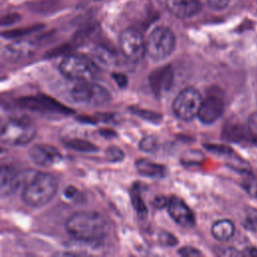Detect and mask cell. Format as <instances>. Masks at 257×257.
Returning <instances> with one entry per match:
<instances>
[{
  "mask_svg": "<svg viewBox=\"0 0 257 257\" xmlns=\"http://www.w3.org/2000/svg\"><path fill=\"white\" fill-rule=\"evenodd\" d=\"M65 230L74 239L81 242H96L110 232V224L95 212H77L65 222Z\"/></svg>",
  "mask_w": 257,
  "mask_h": 257,
  "instance_id": "obj_1",
  "label": "cell"
},
{
  "mask_svg": "<svg viewBox=\"0 0 257 257\" xmlns=\"http://www.w3.org/2000/svg\"><path fill=\"white\" fill-rule=\"evenodd\" d=\"M57 191L56 179L48 173L33 172L22 188L23 202L33 208H38L49 203Z\"/></svg>",
  "mask_w": 257,
  "mask_h": 257,
  "instance_id": "obj_2",
  "label": "cell"
},
{
  "mask_svg": "<svg viewBox=\"0 0 257 257\" xmlns=\"http://www.w3.org/2000/svg\"><path fill=\"white\" fill-rule=\"evenodd\" d=\"M176 46V37L173 31L165 26H158L150 33L146 40V50L148 56L160 61L169 57Z\"/></svg>",
  "mask_w": 257,
  "mask_h": 257,
  "instance_id": "obj_3",
  "label": "cell"
},
{
  "mask_svg": "<svg viewBox=\"0 0 257 257\" xmlns=\"http://www.w3.org/2000/svg\"><path fill=\"white\" fill-rule=\"evenodd\" d=\"M60 73L67 79L75 82L89 81L95 73V64L87 57L67 55L59 63Z\"/></svg>",
  "mask_w": 257,
  "mask_h": 257,
  "instance_id": "obj_4",
  "label": "cell"
},
{
  "mask_svg": "<svg viewBox=\"0 0 257 257\" xmlns=\"http://www.w3.org/2000/svg\"><path fill=\"white\" fill-rule=\"evenodd\" d=\"M36 130L25 118L9 119L1 130V142L8 146H24L29 144L35 137Z\"/></svg>",
  "mask_w": 257,
  "mask_h": 257,
  "instance_id": "obj_5",
  "label": "cell"
},
{
  "mask_svg": "<svg viewBox=\"0 0 257 257\" xmlns=\"http://www.w3.org/2000/svg\"><path fill=\"white\" fill-rule=\"evenodd\" d=\"M202 100L203 97L196 88L187 87L175 97L172 104L173 112L179 119L190 121L198 115Z\"/></svg>",
  "mask_w": 257,
  "mask_h": 257,
  "instance_id": "obj_6",
  "label": "cell"
},
{
  "mask_svg": "<svg viewBox=\"0 0 257 257\" xmlns=\"http://www.w3.org/2000/svg\"><path fill=\"white\" fill-rule=\"evenodd\" d=\"M71 98L79 103L100 105L110 100L109 91L98 83L89 81L76 82L70 90Z\"/></svg>",
  "mask_w": 257,
  "mask_h": 257,
  "instance_id": "obj_7",
  "label": "cell"
},
{
  "mask_svg": "<svg viewBox=\"0 0 257 257\" xmlns=\"http://www.w3.org/2000/svg\"><path fill=\"white\" fill-rule=\"evenodd\" d=\"M119 47L123 56L131 61H140L147 54L144 36L135 28H126L120 33Z\"/></svg>",
  "mask_w": 257,
  "mask_h": 257,
  "instance_id": "obj_8",
  "label": "cell"
},
{
  "mask_svg": "<svg viewBox=\"0 0 257 257\" xmlns=\"http://www.w3.org/2000/svg\"><path fill=\"white\" fill-rule=\"evenodd\" d=\"M33 171H25L17 173L9 166H2L0 174V193L2 197L8 196L16 191L19 187H24Z\"/></svg>",
  "mask_w": 257,
  "mask_h": 257,
  "instance_id": "obj_9",
  "label": "cell"
},
{
  "mask_svg": "<svg viewBox=\"0 0 257 257\" xmlns=\"http://www.w3.org/2000/svg\"><path fill=\"white\" fill-rule=\"evenodd\" d=\"M20 104L28 109L39 111L42 113H62L69 114L71 109L61 105V103L47 96L25 97L19 100Z\"/></svg>",
  "mask_w": 257,
  "mask_h": 257,
  "instance_id": "obj_10",
  "label": "cell"
},
{
  "mask_svg": "<svg viewBox=\"0 0 257 257\" xmlns=\"http://www.w3.org/2000/svg\"><path fill=\"white\" fill-rule=\"evenodd\" d=\"M31 161L39 167H51L59 163L62 159L60 152L51 145L36 144L28 151Z\"/></svg>",
  "mask_w": 257,
  "mask_h": 257,
  "instance_id": "obj_11",
  "label": "cell"
},
{
  "mask_svg": "<svg viewBox=\"0 0 257 257\" xmlns=\"http://www.w3.org/2000/svg\"><path fill=\"white\" fill-rule=\"evenodd\" d=\"M167 208L171 218L181 227L190 228L195 225V215L193 211L179 197H170Z\"/></svg>",
  "mask_w": 257,
  "mask_h": 257,
  "instance_id": "obj_12",
  "label": "cell"
},
{
  "mask_svg": "<svg viewBox=\"0 0 257 257\" xmlns=\"http://www.w3.org/2000/svg\"><path fill=\"white\" fill-rule=\"evenodd\" d=\"M224 106L225 104L221 96L217 94H210L203 98L197 116L201 122L211 124L222 115Z\"/></svg>",
  "mask_w": 257,
  "mask_h": 257,
  "instance_id": "obj_13",
  "label": "cell"
},
{
  "mask_svg": "<svg viewBox=\"0 0 257 257\" xmlns=\"http://www.w3.org/2000/svg\"><path fill=\"white\" fill-rule=\"evenodd\" d=\"M149 82L153 92L157 96H162L170 91L174 82V70L171 65L159 67L152 71Z\"/></svg>",
  "mask_w": 257,
  "mask_h": 257,
  "instance_id": "obj_14",
  "label": "cell"
},
{
  "mask_svg": "<svg viewBox=\"0 0 257 257\" xmlns=\"http://www.w3.org/2000/svg\"><path fill=\"white\" fill-rule=\"evenodd\" d=\"M34 50L35 44L32 41L17 40L6 45L2 55L7 62H16L32 55Z\"/></svg>",
  "mask_w": 257,
  "mask_h": 257,
  "instance_id": "obj_15",
  "label": "cell"
},
{
  "mask_svg": "<svg viewBox=\"0 0 257 257\" xmlns=\"http://www.w3.org/2000/svg\"><path fill=\"white\" fill-rule=\"evenodd\" d=\"M168 10L179 18H189L201 9L200 0H165Z\"/></svg>",
  "mask_w": 257,
  "mask_h": 257,
  "instance_id": "obj_16",
  "label": "cell"
},
{
  "mask_svg": "<svg viewBox=\"0 0 257 257\" xmlns=\"http://www.w3.org/2000/svg\"><path fill=\"white\" fill-rule=\"evenodd\" d=\"M138 172L147 178H164L167 175V168L161 164L154 163L148 159H141L136 162Z\"/></svg>",
  "mask_w": 257,
  "mask_h": 257,
  "instance_id": "obj_17",
  "label": "cell"
},
{
  "mask_svg": "<svg viewBox=\"0 0 257 257\" xmlns=\"http://www.w3.org/2000/svg\"><path fill=\"white\" fill-rule=\"evenodd\" d=\"M211 233L216 240L228 241L235 233V225L231 220L220 219L213 223Z\"/></svg>",
  "mask_w": 257,
  "mask_h": 257,
  "instance_id": "obj_18",
  "label": "cell"
},
{
  "mask_svg": "<svg viewBox=\"0 0 257 257\" xmlns=\"http://www.w3.org/2000/svg\"><path fill=\"white\" fill-rule=\"evenodd\" d=\"M62 5L61 0H37L29 2L27 7L37 13H50L59 9Z\"/></svg>",
  "mask_w": 257,
  "mask_h": 257,
  "instance_id": "obj_19",
  "label": "cell"
},
{
  "mask_svg": "<svg viewBox=\"0 0 257 257\" xmlns=\"http://www.w3.org/2000/svg\"><path fill=\"white\" fill-rule=\"evenodd\" d=\"M223 138L231 142H240L246 138L249 139L247 128L239 123H230L224 126Z\"/></svg>",
  "mask_w": 257,
  "mask_h": 257,
  "instance_id": "obj_20",
  "label": "cell"
},
{
  "mask_svg": "<svg viewBox=\"0 0 257 257\" xmlns=\"http://www.w3.org/2000/svg\"><path fill=\"white\" fill-rule=\"evenodd\" d=\"M64 144L69 149H72L77 152H82V153H91V152H96L98 150V148L94 144L90 143L89 141L78 139V138L65 140Z\"/></svg>",
  "mask_w": 257,
  "mask_h": 257,
  "instance_id": "obj_21",
  "label": "cell"
},
{
  "mask_svg": "<svg viewBox=\"0 0 257 257\" xmlns=\"http://www.w3.org/2000/svg\"><path fill=\"white\" fill-rule=\"evenodd\" d=\"M131 198H132V203L133 206L136 210V212L138 213L139 216L141 217H146L147 213H148V209L142 199L141 196V191L139 189V186H135L134 189L131 192Z\"/></svg>",
  "mask_w": 257,
  "mask_h": 257,
  "instance_id": "obj_22",
  "label": "cell"
},
{
  "mask_svg": "<svg viewBox=\"0 0 257 257\" xmlns=\"http://www.w3.org/2000/svg\"><path fill=\"white\" fill-rule=\"evenodd\" d=\"M139 147H140L141 151H143L145 153L152 154V153H155L158 150L159 141L154 136H147V137H144L141 140V142L139 144Z\"/></svg>",
  "mask_w": 257,
  "mask_h": 257,
  "instance_id": "obj_23",
  "label": "cell"
},
{
  "mask_svg": "<svg viewBox=\"0 0 257 257\" xmlns=\"http://www.w3.org/2000/svg\"><path fill=\"white\" fill-rule=\"evenodd\" d=\"M41 28V25H33V26H28L24 28H18V29H13V30H8L2 33L3 37L6 38H16V37H22L24 35L30 34L36 30Z\"/></svg>",
  "mask_w": 257,
  "mask_h": 257,
  "instance_id": "obj_24",
  "label": "cell"
},
{
  "mask_svg": "<svg viewBox=\"0 0 257 257\" xmlns=\"http://www.w3.org/2000/svg\"><path fill=\"white\" fill-rule=\"evenodd\" d=\"M104 157L105 160L107 162H111V163H117V162H121L124 158V153L115 146H110L108 147L105 152H104Z\"/></svg>",
  "mask_w": 257,
  "mask_h": 257,
  "instance_id": "obj_25",
  "label": "cell"
},
{
  "mask_svg": "<svg viewBox=\"0 0 257 257\" xmlns=\"http://www.w3.org/2000/svg\"><path fill=\"white\" fill-rule=\"evenodd\" d=\"M247 134L249 140L257 143V111L251 113L247 120Z\"/></svg>",
  "mask_w": 257,
  "mask_h": 257,
  "instance_id": "obj_26",
  "label": "cell"
},
{
  "mask_svg": "<svg viewBox=\"0 0 257 257\" xmlns=\"http://www.w3.org/2000/svg\"><path fill=\"white\" fill-rule=\"evenodd\" d=\"M131 110L133 111V113L139 115L142 118H145L147 120L153 121V122H159L162 118V115L158 112L155 111H151V110H147V109H141V108H137V107H132Z\"/></svg>",
  "mask_w": 257,
  "mask_h": 257,
  "instance_id": "obj_27",
  "label": "cell"
},
{
  "mask_svg": "<svg viewBox=\"0 0 257 257\" xmlns=\"http://www.w3.org/2000/svg\"><path fill=\"white\" fill-rule=\"evenodd\" d=\"M93 55H94V58L97 59V61H99L103 65H109L110 63H112V55L103 48L95 49L93 52Z\"/></svg>",
  "mask_w": 257,
  "mask_h": 257,
  "instance_id": "obj_28",
  "label": "cell"
},
{
  "mask_svg": "<svg viewBox=\"0 0 257 257\" xmlns=\"http://www.w3.org/2000/svg\"><path fill=\"white\" fill-rule=\"evenodd\" d=\"M230 1L231 0H200L201 3L214 10H222L226 8L229 5Z\"/></svg>",
  "mask_w": 257,
  "mask_h": 257,
  "instance_id": "obj_29",
  "label": "cell"
},
{
  "mask_svg": "<svg viewBox=\"0 0 257 257\" xmlns=\"http://www.w3.org/2000/svg\"><path fill=\"white\" fill-rule=\"evenodd\" d=\"M19 20H20V15L18 13H8L1 17V25L2 26L12 25L13 23H16Z\"/></svg>",
  "mask_w": 257,
  "mask_h": 257,
  "instance_id": "obj_30",
  "label": "cell"
},
{
  "mask_svg": "<svg viewBox=\"0 0 257 257\" xmlns=\"http://www.w3.org/2000/svg\"><path fill=\"white\" fill-rule=\"evenodd\" d=\"M178 254L181 255V256H200L202 255V253L194 248V247H191V246H185V247H182L179 249L178 251Z\"/></svg>",
  "mask_w": 257,
  "mask_h": 257,
  "instance_id": "obj_31",
  "label": "cell"
},
{
  "mask_svg": "<svg viewBox=\"0 0 257 257\" xmlns=\"http://www.w3.org/2000/svg\"><path fill=\"white\" fill-rule=\"evenodd\" d=\"M160 242L166 246H174L175 244H177L178 240L171 233L165 232L160 236Z\"/></svg>",
  "mask_w": 257,
  "mask_h": 257,
  "instance_id": "obj_32",
  "label": "cell"
},
{
  "mask_svg": "<svg viewBox=\"0 0 257 257\" xmlns=\"http://www.w3.org/2000/svg\"><path fill=\"white\" fill-rule=\"evenodd\" d=\"M111 77L114 79V81L118 87L124 88L127 85V77L125 74L119 73V72L118 73L113 72V73H111Z\"/></svg>",
  "mask_w": 257,
  "mask_h": 257,
  "instance_id": "obj_33",
  "label": "cell"
},
{
  "mask_svg": "<svg viewBox=\"0 0 257 257\" xmlns=\"http://www.w3.org/2000/svg\"><path fill=\"white\" fill-rule=\"evenodd\" d=\"M168 202H169V199H167L165 196H156L153 200V205L158 208V209H162V208H165L168 206Z\"/></svg>",
  "mask_w": 257,
  "mask_h": 257,
  "instance_id": "obj_34",
  "label": "cell"
},
{
  "mask_svg": "<svg viewBox=\"0 0 257 257\" xmlns=\"http://www.w3.org/2000/svg\"><path fill=\"white\" fill-rule=\"evenodd\" d=\"M206 148L212 152H217L219 154H229V152H231V149L229 147H225V146L211 145V146H206Z\"/></svg>",
  "mask_w": 257,
  "mask_h": 257,
  "instance_id": "obj_35",
  "label": "cell"
},
{
  "mask_svg": "<svg viewBox=\"0 0 257 257\" xmlns=\"http://www.w3.org/2000/svg\"><path fill=\"white\" fill-rule=\"evenodd\" d=\"M246 190L249 194L257 198V180H253L246 185Z\"/></svg>",
  "mask_w": 257,
  "mask_h": 257,
  "instance_id": "obj_36",
  "label": "cell"
},
{
  "mask_svg": "<svg viewBox=\"0 0 257 257\" xmlns=\"http://www.w3.org/2000/svg\"><path fill=\"white\" fill-rule=\"evenodd\" d=\"M77 194H78V191L74 186H68L64 190V196L67 199H73Z\"/></svg>",
  "mask_w": 257,
  "mask_h": 257,
  "instance_id": "obj_37",
  "label": "cell"
},
{
  "mask_svg": "<svg viewBox=\"0 0 257 257\" xmlns=\"http://www.w3.org/2000/svg\"><path fill=\"white\" fill-rule=\"evenodd\" d=\"M241 254L245 255V256H249V257H256L257 256V248H253V247L246 248Z\"/></svg>",
  "mask_w": 257,
  "mask_h": 257,
  "instance_id": "obj_38",
  "label": "cell"
},
{
  "mask_svg": "<svg viewBox=\"0 0 257 257\" xmlns=\"http://www.w3.org/2000/svg\"><path fill=\"white\" fill-rule=\"evenodd\" d=\"M99 133L101 136H103L105 138H114L116 136V134L110 130H101Z\"/></svg>",
  "mask_w": 257,
  "mask_h": 257,
  "instance_id": "obj_39",
  "label": "cell"
},
{
  "mask_svg": "<svg viewBox=\"0 0 257 257\" xmlns=\"http://www.w3.org/2000/svg\"><path fill=\"white\" fill-rule=\"evenodd\" d=\"M220 254L221 255H235L237 253L234 252L233 248H223L222 250H220Z\"/></svg>",
  "mask_w": 257,
  "mask_h": 257,
  "instance_id": "obj_40",
  "label": "cell"
}]
</instances>
